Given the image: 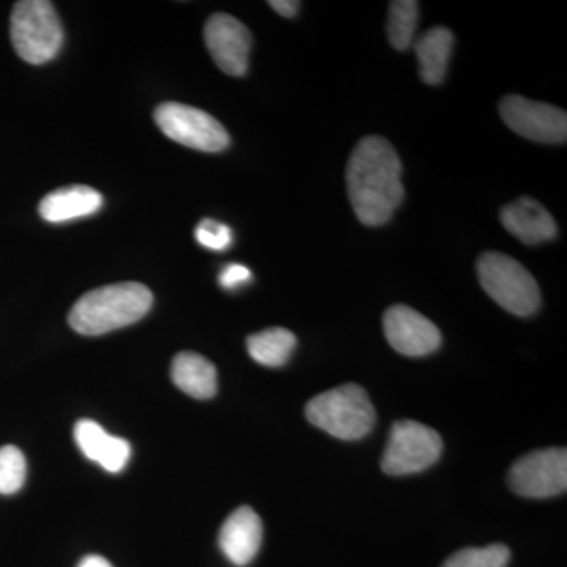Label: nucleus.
<instances>
[{
    "instance_id": "obj_1",
    "label": "nucleus",
    "mask_w": 567,
    "mask_h": 567,
    "mask_svg": "<svg viewBox=\"0 0 567 567\" xmlns=\"http://www.w3.org/2000/svg\"><path fill=\"white\" fill-rule=\"evenodd\" d=\"M402 163L385 137L358 142L347 164V192L354 215L364 226H383L404 199Z\"/></svg>"
},
{
    "instance_id": "obj_2",
    "label": "nucleus",
    "mask_w": 567,
    "mask_h": 567,
    "mask_svg": "<svg viewBox=\"0 0 567 567\" xmlns=\"http://www.w3.org/2000/svg\"><path fill=\"white\" fill-rule=\"evenodd\" d=\"M152 305L153 295L144 284H110L82 295L71 308L69 323L80 334H106L136 323Z\"/></svg>"
},
{
    "instance_id": "obj_3",
    "label": "nucleus",
    "mask_w": 567,
    "mask_h": 567,
    "mask_svg": "<svg viewBox=\"0 0 567 567\" xmlns=\"http://www.w3.org/2000/svg\"><path fill=\"white\" fill-rule=\"evenodd\" d=\"M305 413L309 423L347 442L364 439L375 424V410L368 391L354 383L316 395Z\"/></svg>"
},
{
    "instance_id": "obj_4",
    "label": "nucleus",
    "mask_w": 567,
    "mask_h": 567,
    "mask_svg": "<svg viewBox=\"0 0 567 567\" xmlns=\"http://www.w3.org/2000/svg\"><path fill=\"white\" fill-rule=\"evenodd\" d=\"M477 278L488 297L511 315L528 317L540 306V290L532 274L513 257L484 252L477 259Z\"/></svg>"
},
{
    "instance_id": "obj_5",
    "label": "nucleus",
    "mask_w": 567,
    "mask_h": 567,
    "mask_svg": "<svg viewBox=\"0 0 567 567\" xmlns=\"http://www.w3.org/2000/svg\"><path fill=\"white\" fill-rule=\"evenodd\" d=\"M10 35L22 61L41 65L52 61L61 51V18L48 0H21L11 11Z\"/></svg>"
},
{
    "instance_id": "obj_6",
    "label": "nucleus",
    "mask_w": 567,
    "mask_h": 567,
    "mask_svg": "<svg viewBox=\"0 0 567 567\" xmlns=\"http://www.w3.org/2000/svg\"><path fill=\"white\" fill-rule=\"evenodd\" d=\"M443 453L439 432L416 421H398L382 458V470L390 476L415 475L435 464Z\"/></svg>"
},
{
    "instance_id": "obj_7",
    "label": "nucleus",
    "mask_w": 567,
    "mask_h": 567,
    "mask_svg": "<svg viewBox=\"0 0 567 567\" xmlns=\"http://www.w3.org/2000/svg\"><path fill=\"white\" fill-rule=\"evenodd\" d=\"M153 117L164 136L185 147L210 153L229 147L227 130L210 114L197 107L182 103H163L156 107Z\"/></svg>"
},
{
    "instance_id": "obj_8",
    "label": "nucleus",
    "mask_w": 567,
    "mask_h": 567,
    "mask_svg": "<svg viewBox=\"0 0 567 567\" xmlns=\"http://www.w3.org/2000/svg\"><path fill=\"white\" fill-rule=\"evenodd\" d=\"M509 487L527 498H550L567 491V451L565 447L536 450L518 458L507 476Z\"/></svg>"
},
{
    "instance_id": "obj_9",
    "label": "nucleus",
    "mask_w": 567,
    "mask_h": 567,
    "mask_svg": "<svg viewBox=\"0 0 567 567\" xmlns=\"http://www.w3.org/2000/svg\"><path fill=\"white\" fill-rule=\"evenodd\" d=\"M499 115L514 133L525 140L539 144H563L567 140L566 111L551 104L507 95L499 103Z\"/></svg>"
},
{
    "instance_id": "obj_10",
    "label": "nucleus",
    "mask_w": 567,
    "mask_h": 567,
    "mask_svg": "<svg viewBox=\"0 0 567 567\" xmlns=\"http://www.w3.org/2000/svg\"><path fill=\"white\" fill-rule=\"evenodd\" d=\"M204 39L219 70L229 76L238 78L246 74L252 37L244 22L230 14H213L205 24Z\"/></svg>"
},
{
    "instance_id": "obj_11",
    "label": "nucleus",
    "mask_w": 567,
    "mask_h": 567,
    "mask_svg": "<svg viewBox=\"0 0 567 567\" xmlns=\"http://www.w3.org/2000/svg\"><path fill=\"white\" fill-rule=\"evenodd\" d=\"M383 331L395 352L425 357L442 346V333L434 322L405 305L391 306L383 316Z\"/></svg>"
},
{
    "instance_id": "obj_12",
    "label": "nucleus",
    "mask_w": 567,
    "mask_h": 567,
    "mask_svg": "<svg viewBox=\"0 0 567 567\" xmlns=\"http://www.w3.org/2000/svg\"><path fill=\"white\" fill-rule=\"evenodd\" d=\"M262 520L249 506L235 509L219 532V547L235 566H248L259 554L262 544Z\"/></svg>"
},
{
    "instance_id": "obj_13",
    "label": "nucleus",
    "mask_w": 567,
    "mask_h": 567,
    "mask_svg": "<svg viewBox=\"0 0 567 567\" xmlns=\"http://www.w3.org/2000/svg\"><path fill=\"white\" fill-rule=\"evenodd\" d=\"M499 218L507 233L525 245L546 244L558 235L554 216L532 197H520L516 203L506 205Z\"/></svg>"
},
{
    "instance_id": "obj_14",
    "label": "nucleus",
    "mask_w": 567,
    "mask_h": 567,
    "mask_svg": "<svg viewBox=\"0 0 567 567\" xmlns=\"http://www.w3.org/2000/svg\"><path fill=\"white\" fill-rule=\"evenodd\" d=\"M74 440L89 461L102 465L110 473H121L132 457V445L126 440L107 434L92 420L78 421Z\"/></svg>"
},
{
    "instance_id": "obj_15",
    "label": "nucleus",
    "mask_w": 567,
    "mask_h": 567,
    "mask_svg": "<svg viewBox=\"0 0 567 567\" xmlns=\"http://www.w3.org/2000/svg\"><path fill=\"white\" fill-rule=\"evenodd\" d=\"M103 207V196L85 185L65 186L44 196L39 212L48 223H66L91 216Z\"/></svg>"
},
{
    "instance_id": "obj_16",
    "label": "nucleus",
    "mask_w": 567,
    "mask_h": 567,
    "mask_svg": "<svg viewBox=\"0 0 567 567\" xmlns=\"http://www.w3.org/2000/svg\"><path fill=\"white\" fill-rule=\"evenodd\" d=\"M453 47V32L446 28L429 29L420 39L413 41L420 63V76L425 84L440 85L445 81Z\"/></svg>"
},
{
    "instance_id": "obj_17",
    "label": "nucleus",
    "mask_w": 567,
    "mask_h": 567,
    "mask_svg": "<svg viewBox=\"0 0 567 567\" xmlns=\"http://www.w3.org/2000/svg\"><path fill=\"white\" fill-rule=\"evenodd\" d=\"M171 377L178 390L194 399H212L218 391V372L203 354L178 353L171 365Z\"/></svg>"
},
{
    "instance_id": "obj_18",
    "label": "nucleus",
    "mask_w": 567,
    "mask_h": 567,
    "mask_svg": "<svg viewBox=\"0 0 567 567\" xmlns=\"http://www.w3.org/2000/svg\"><path fill=\"white\" fill-rule=\"evenodd\" d=\"M246 347L256 363L267 368H281L292 357L297 338L286 328H268L260 333L249 336Z\"/></svg>"
},
{
    "instance_id": "obj_19",
    "label": "nucleus",
    "mask_w": 567,
    "mask_h": 567,
    "mask_svg": "<svg viewBox=\"0 0 567 567\" xmlns=\"http://www.w3.org/2000/svg\"><path fill=\"white\" fill-rule=\"evenodd\" d=\"M420 3L415 0H395L388 13V39L398 51L409 50L415 39Z\"/></svg>"
},
{
    "instance_id": "obj_20",
    "label": "nucleus",
    "mask_w": 567,
    "mask_h": 567,
    "mask_svg": "<svg viewBox=\"0 0 567 567\" xmlns=\"http://www.w3.org/2000/svg\"><path fill=\"white\" fill-rule=\"evenodd\" d=\"M511 550L505 544L462 548L443 563L442 567H507Z\"/></svg>"
},
{
    "instance_id": "obj_21",
    "label": "nucleus",
    "mask_w": 567,
    "mask_h": 567,
    "mask_svg": "<svg viewBox=\"0 0 567 567\" xmlns=\"http://www.w3.org/2000/svg\"><path fill=\"white\" fill-rule=\"evenodd\" d=\"M28 464L20 447H0V495H13L24 486Z\"/></svg>"
},
{
    "instance_id": "obj_22",
    "label": "nucleus",
    "mask_w": 567,
    "mask_h": 567,
    "mask_svg": "<svg viewBox=\"0 0 567 567\" xmlns=\"http://www.w3.org/2000/svg\"><path fill=\"white\" fill-rule=\"evenodd\" d=\"M196 240L204 248L213 251H224L233 245V229L226 224L215 221V219H203L196 227Z\"/></svg>"
},
{
    "instance_id": "obj_23",
    "label": "nucleus",
    "mask_w": 567,
    "mask_h": 567,
    "mask_svg": "<svg viewBox=\"0 0 567 567\" xmlns=\"http://www.w3.org/2000/svg\"><path fill=\"white\" fill-rule=\"evenodd\" d=\"M251 279V271L245 265L230 264L219 275V284L224 289L233 290L235 287L241 286Z\"/></svg>"
},
{
    "instance_id": "obj_24",
    "label": "nucleus",
    "mask_w": 567,
    "mask_h": 567,
    "mask_svg": "<svg viewBox=\"0 0 567 567\" xmlns=\"http://www.w3.org/2000/svg\"><path fill=\"white\" fill-rule=\"evenodd\" d=\"M268 6L284 18H293L297 17L301 3L295 2V0H271Z\"/></svg>"
},
{
    "instance_id": "obj_25",
    "label": "nucleus",
    "mask_w": 567,
    "mask_h": 567,
    "mask_svg": "<svg viewBox=\"0 0 567 567\" xmlns=\"http://www.w3.org/2000/svg\"><path fill=\"white\" fill-rule=\"evenodd\" d=\"M78 567H112V565L106 558L100 557V555H89V557L81 559Z\"/></svg>"
}]
</instances>
